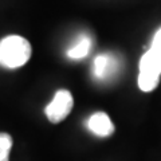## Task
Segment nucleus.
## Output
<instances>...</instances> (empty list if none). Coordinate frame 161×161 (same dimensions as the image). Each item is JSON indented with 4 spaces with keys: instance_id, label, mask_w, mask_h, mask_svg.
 I'll return each instance as SVG.
<instances>
[{
    "instance_id": "6e6552de",
    "label": "nucleus",
    "mask_w": 161,
    "mask_h": 161,
    "mask_svg": "<svg viewBox=\"0 0 161 161\" xmlns=\"http://www.w3.org/2000/svg\"><path fill=\"white\" fill-rule=\"evenodd\" d=\"M150 50H153V51L157 54L158 57H161V28L154 34L153 40H152V46H150Z\"/></svg>"
},
{
    "instance_id": "423d86ee",
    "label": "nucleus",
    "mask_w": 161,
    "mask_h": 161,
    "mask_svg": "<svg viewBox=\"0 0 161 161\" xmlns=\"http://www.w3.org/2000/svg\"><path fill=\"white\" fill-rule=\"evenodd\" d=\"M92 48V39L87 35H82L71 48H69L67 57L71 59H82L89 54Z\"/></svg>"
},
{
    "instance_id": "7ed1b4c3",
    "label": "nucleus",
    "mask_w": 161,
    "mask_h": 161,
    "mask_svg": "<svg viewBox=\"0 0 161 161\" xmlns=\"http://www.w3.org/2000/svg\"><path fill=\"white\" fill-rule=\"evenodd\" d=\"M73 105L74 99L71 93L69 90H58L55 93L53 101L44 109V113H46L50 122L59 124L71 113Z\"/></svg>"
},
{
    "instance_id": "0eeeda50",
    "label": "nucleus",
    "mask_w": 161,
    "mask_h": 161,
    "mask_svg": "<svg viewBox=\"0 0 161 161\" xmlns=\"http://www.w3.org/2000/svg\"><path fill=\"white\" fill-rule=\"evenodd\" d=\"M12 137L8 133H0V161H9Z\"/></svg>"
},
{
    "instance_id": "f03ea898",
    "label": "nucleus",
    "mask_w": 161,
    "mask_h": 161,
    "mask_svg": "<svg viewBox=\"0 0 161 161\" xmlns=\"http://www.w3.org/2000/svg\"><path fill=\"white\" fill-rule=\"evenodd\" d=\"M161 78V57L153 50H148L140 59L138 67V87L142 92H152L158 86Z\"/></svg>"
},
{
    "instance_id": "20e7f679",
    "label": "nucleus",
    "mask_w": 161,
    "mask_h": 161,
    "mask_svg": "<svg viewBox=\"0 0 161 161\" xmlns=\"http://www.w3.org/2000/svg\"><path fill=\"white\" fill-rule=\"evenodd\" d=\"M118 62L114 55L112 54H101L95 57L93 63V73L94 77L98 79H108L115 73Z\"/></svg>"
},
{
    "instance_id": "39448f33",
    "label": "nucleus",
    "mask_w": 161,
    "mask_h": 161,
    "mask_svg": "<svg viewBox=\"0 0 161 161\" xmlns=\"http://www.w3.org/2000/svg\"><path fill=\"white\" fill-rule=\"evenodd\" d=\"M87 126L98 137H109L114 133V124L112 122L109 115L103 112L94 113L89 118Z\"/></svg>"
},
{
    "instance_id": "f257e3e1",
    "label": "nucleus",
    "mask_w": 161,
    "mask_h": 161,
    "mask_svg": "<svg viewBox=\"0 0 161 161\" xmlns=\"http://www.w3.org/2000/svg\"><path fill=\"white\" fill-rule=\"evenodd\" d=\"M31 44L19 35H8L0 40V66L18 69L24 66L31 58Z\"/></svg>"
}]
</instances>
